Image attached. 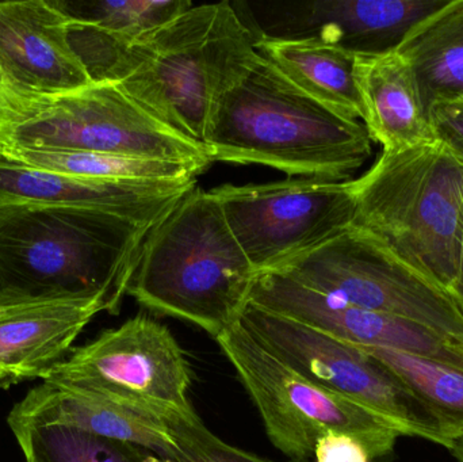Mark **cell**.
<instances>
[{
  "mask_svg": "<svg viewBox=\"0 0 463 462\" xmlns=\"http://www.w3.org/2000/svg\"><path fill=\"white\" fill-rule=\"evenodd\" d=\"M256 53L230 2L193 5L132 45L94 33L78 54L92 83H113L184 137L205 146L220 95Z\"/></svg>",
  "mask_w": 463,
  "mask_h": 462,
  "instance_id": "6da1fadb",
  "label": "cell"
},
{
  "mask_svg": "<svg viewBox=\"0 0 463 462\" xmlns=\"http://www.w3.org/2000/svg\"><path fill=\"white\" fill-rule=\"evenodd\" d=\"M81 206L0 208V308L98 303L118 314L149 231Z\"/></svg>",
  "mask_w": 463,
  "mask_h": 462,
  "instance_id": "7a4b0ae2",
  "label": "cell"
},
{
  "mask_svg": "<svg viewBox=\"0 0 463 462\" xmlns=\"http://www.w3.org/2000/svg\"><path fill=\"white\" fill-rule=\"evenodd\" d=\"M205 146L213 162L345 181L370 159L373 140L364 122L329 110L256 51L217 99Z\"/></svg>",
  "mask_w": 463,
  "mask_h": 462,
  "instance_id": "3957f363",
  "label": "cell"
},
{
  "mask_svg": "<svg viewBox=\"0 0 463 462\" xmlns=\"http://www.w3.org/2000/svg\"><path fill=\"white\" fill-rule=\"evenodd\" d=\"M256 278L216 198L195 186L149 231L128 295L216 338L239 322Z\"/></svg>",
  "mask_w": 463,
  "mask_h": 462,
  "instance_id": "277c9868",
  "label": "cell"
},
{
  "mask_svg": "<svg viewBox=\"0 0 463 462\" xmlns=\"http://www.w3.org/2000/svg\"><path fill=\"white\" fill-rule=\"evenodd\" d=\"M354 224L456 295L463 219V163L442 141L383 149L353 181ZM457 296V295H456Z\"/></svg>",
  "mask_w": 463,
  "mask_h": 462,
  "instance_id": "5b68a950",
  "label": "cell"
},
{
  "mask_svg": "<svg viewBox=\"0 0 463 462\" xmlns=\"http://www.w3.org/2000/svg\"><path fill=\"white\" fill-rule=\"evenodd\" d=\"M255 404L271 444L291 462H310L329 431L364 445L372 460L393 452L402 433L378 415L310 382L263 346L241 322L216 336Z\"/></svg>",
  "mask_w": 463,
  "mask_h": 462,
  "instance_id": "8992f818",
  "label": "cell"
},
{
  "mask_svg": "<svg viewBox=\"0 0 463 462\" xmlns=\"http://www.w3.org/2000/svg\"><path fill=\"white\" fill-rule=\"evenodd\" d=\"M92 152L181 163L203 173L213 163L203 144L155 118L113 83H92L35 98L29 113L0 136V151Z\"/></svg>",
  "mask_w": 463,
  "mask_h": 462,
  "instance_id": "52a82bcc",
  "label": "cell"
},
{
  "mask_svg": "<svg viewBox=\"0 0 463 462\" xmlns=\"http://www.w3.org/2000/svg\"><path fill=\"white\" fill-rule=\"evenodd\" d=\"M277 273L364 311L402 317L463 344V303L353 224Z\"/></svg>",
  "mask_w": 463,
  "mask_h": 462,
  "instance_id": "ba28073f",
  "label": "cell"
},
{
  "mask_svg": "<svg viewBox=\"0 0 463 462\" xmlns=\"http://www.w3.org/2000/svg\"><path fill=\"white\" fill-rule=\"evenodd\" d=\"M240 322L275 357L313 384L364 407L402 436L450 449L453 437L437 412L358 347L253 304Z\"/></svg>",
  "mask_w": 463,
  "mask_h": 462,
  "instance_id": "9c48e42d",
  "label": "cell"
},
{
  "mask_svg": "<svg viewBox=\"0 0 463 462\" xmlns=\"http://www.w3.org/2000/svg\"><path fill=\"white\" fill-rule=\"evenodd\" d=\"M43 382L108 399L159 420L193 418V372L168 327L138 314L76 347Z\"/></svg>",
  "mask_w": 463,
  "mask_h": 462,
  "instance_id": "30bf717a",
  "label": "cell"
},
{
  "mask_svg": "<svg viewBox=\"0 0 463 462\" xmlns=\"http://www.w3.org/2000/svg\"><path fill=\"white\" fill-rule=\"evenodd\" d=\"M211 193L258 276L279 270L355 219L353 181L283 179Z\"/></svg>",
  "mask_w": 463,
  "mask_h": 462,
  "instance_id": "8fae6325",
  "label": "cell"
},
{
  "mask_svg": "<svg viewBox=\"0 0 463 462\" xmlns=\"http://www.w3.org/2000/svg\"><path fill=\"white\" fill-rule=\"evenodd\" d=\"M250 304L354 346L386 347L463 372V344L402 317L364 311L277 271L259 274Z\"/></svg>",
  "mask_w": 463,
  "mask_h": 462,
  "instance_id": "7c38bea8",
  "label": "cell"
},
{
  "mask_svg": "<svg viewBox=\"0 0 463 462\" xmlns=\"http://www.w3.org/2000/svg\"><path fill=\"white\" fill-rule=\"evenodd\" d=\"M197 186V176L106 181L33 167L0 156L3 206H81L113 212L155 227Z\"/></svg>",
  "mask_w": 463,
  "mask_h": 462,
  "instance_id": "4fadbf2b",
  "label": "cell"
},
{
  "mask_svg": "<svg viewBox=\"0 0 463 462\" xmlns=\"http://www.w3.org/2000/svg\"><path fill=\"white\" fill-rule=\"evenodd\" d=\"M67 26L52 0L0 2V75L14 91L57 97L92 84L71 48Z\"/></svg>",
  "mask_w": 463,
  "mask_h": 462,
  "instance_id": "5bb4252c",
  "label": "cell"
},
{
  "mask_svg": "<svg viewBox=\"0 0 463 462\" xmlns=\"http://www.w3.org/2000/svg\"><path fill=\"white\" fill-rule=\"evenodd\" d=\"M7 422L73 426L143 448L167 462L182 457L181 447L165 420L51 382L29 391L15 404Z\"/></svg>",
  "mask_w": 463,
  "mask_h": 462,
  "instance_id": "9a60e30c",
  "label": "cell"
},
{
  "mask_svg": "<svg viewBox=\"0 0 463 462\" xmlns=\"http://www.w3.org/2000/svg\"><path fill=\"white\" fill-rule=\"evenodd\" d=\"M100 312L98 303L0 308V388L45 380Z\"/></svg>",
  "mask_w": 463,
  "mask_h": 462,
  "instance_id": "2e32d148",
  "label": "cell"
},
{
  "mask_svg": "<svg viewBox=\"0 0 463 462\" xmlns=\"http://www.w3.org/2000/svg\"><path fill=\"white\" fill-rule=\"evenodd\" d=\"M448 0H337L307 5L290 38L316 37L358 56L396 51L408 33Z\"/></svg>",
  "mask_w": 463,
  "mask_h": 462,
  "instance_id": "e0dca14e",
  "label": "cell"
},
{
  "mask_svg": "<svg viewBox=\"0 0 463 462\" xmlns=\"http://www.w3.org/2000/svg\"><path fill=\"white\" fill-rule=\"evenodd\" d=\"M355 75L373 141L388 151L435 140L415 73L399 52L356 57Z\"/></svg>",
  "mask_w": 463,
  "mask_h": 462,
  "instance_id": "ac0fdd59",
  "label": "cell"
},
{
  "mask_svg": "<svg viewBox=\"0 0 463 462\" xmlns=\"http://www.w3.org/2000/svg\"><path fill=\"white\" fill-rule=\"evenodd\" d=\"M255 48L305 94L343 118L364 121L355 75L358 54L316 37L261 35Z\"/></svg>",
  "mask_w": 463,
  "mask_h": 462,
  "instance_id": "d6986e66",
  "label": "cell"
},
{
  "mask_svg": "<svg viewBox=\"0 0 463 462\" xmlns=\"http://www.w3.org/2000/svg\"><path fill=\"white\" fill-rule=\"evenodd\" d=\"M396 51L412 67L427 113L463 100V0H448L419 22Z\"/></svg>",
  "mask_w": 463,
  "mask_h": 462,
  "instance_id": "ffe728a7",
  "label": "cell"
},
{
  "mask_svg": "<svg viewBox=\"0 0 463 462\" xmlns=\"http://www.w3.org/2000/svg\"><path fill=\"white\" fill-rule=\"evenodd\" d=\"M26 462H167L136 445L68 425L8 422Z\"/></svg>",
  "mask_w": 463,
  "mask_h": 462,
  "instance_id": "44dd1931",
  "label": "cell"
},
{
  "mask_svg": "<svg viewBox=\"0 0 463 462\" xmlns=\"http://www.w3.org/2000/svg\"><path fill=\"white\" fill-rule=\"evenodd\" d=\"M0 156L33 167L57 171L80 178L106 181H141V179H179L200 175V171L181 163L141 159L121 155L92 152L26 151L8 149Z\"/></svg>",
  "mask_w": 463,
  "mask_h": 462,
  "instance_id": "7402d4cb",
  "label": "cell"
},
{
  "mask_svg": "<svg viewBox=\"0 0 463 462\" xmlns=\"http://www.w3.org/2000/svg\"><path fill=\"white\" fill-rule=\"evenodd\" d=\"M356 347L383 363L431 407L450 431L453 441L463 436V372L386 347Z\"/></svg>",
  "mask_w": 463,
  "mask_h": 462,
  "instance_id": "603a6c76",
  "label": "cell"
},
{
  "mask_svg": "<svg viewBox=\"0 0 463 462\" xmlns=\"http://www.w3.org/2000/svg\"><path fill=\"white\" fill-rule=\"evenodd\" d=\"M68 21L133 43L193 7L190 0H52Z\"/></svg>",
  "mask_w": 463,
  "mask_h": 462,
  "instance_id": "cb8c5ba5",
  "label": "cell"
},
{
  "mask_svg": "<svg viewBox=\"0 0 463 462\" xmlns=\"http://www.w3.org/2000/svg\"><path fill=\"white\" fill-rule=\"evenodd\" d=\"M182 449L178 462H272L232 447L212 433L198 415L165 420Z\"/></svg>",
  "mask_w": 463,
  "mask_h": 462,
  "instance_id": "d4e9b609",
  "label": "cell"
},
{
  "mask_svg": "<svg viewBox=\"0 0 463 462\" xmlns=\"http://www.w3.org/2000/svg\"><path fill=\"white\" fill-rule=\"evenodd\" d=\"M429 116L435 138L463 163V100L437 103L430 108Z\"/></svg>",
  "mask_w": 463,
  "mask_h": 462,
  "instance_id": "484cf974",
  "label": "cell"
},
{
  "mask_svg": "<svg viewBox=\"0 0 463 462\" xmlns=\"http://www.w3.org/2000/svg\"><path fill=\"white\" fill-rule=\"evenodd\" d=\"M315 462H372L364 445L345 434L329 433L316 442Z\"/></svg>",
  "mask_w": 463,
  "mask_h": 462,
  "instance_id": "4316f807",
  "label": "cell"
},
{
  "mask_svg": "<svg viewBox=\"0 0 463 462\" xmlns=\"http://www.w3.org/2000/svg\"><path fill=\"white\" fill-rule=\"evenodd\" d=\"M34 99L14 91L0 75V136L27 116Z\"/></svg>",
  "mask_w": 463,
  "mask_h": 462,
  "instance_id": "83f0119b",
  "label": "cell"
},
{
  "mask_svg": "<svg viewBox=\"0 0 463 462\" xmlns=\"http://www.w3.org/2000/svg\"><path fill=\"white\" fill-rule=\"evenodd\" d=\"M456 295L463 303V219L461 241H459L458 279H457Z\"/></svg>",
  "mask_w": 463,
  "mask_h": 462,
  "instance_id": "f1b7e54d",
  "label": "cell"
},
{
  "mask_svg": "<svg viewBox=\"0 0 463 462\" xmlns=\"http://www.w3.org/2000/svg\"><path fill=\"white\" fill-rule=\"evenodd\" d=\"M450 453L457 458V461L463 462V436L454 439L450 447Z\"/></svg>",
  "mask_w": 463,
  "mask_h": 462,
  "instance_id": "f546056e",
  "label": "cell"
}]
</instances>
